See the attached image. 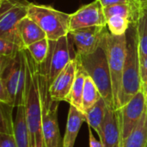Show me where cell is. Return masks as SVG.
I'll return each mask as SVG.
<instances>
[{
	"label": "cell",
	"mask_w": 147,
	"mask_h": 147,
	"mask_svg": "<svg viewBox=\"0 0 147 147\" xmlns=\"http://www.w3.org/2000/svg\"><path fill=\"white\" fill-rule=\"evenodd\" d=\"M79 63L97 86L102 97L109 107L115 109L114 92L106 51L102 46L90 54H77Z\"/></svg>",
	"instance_id": "3"
},
{
	"label": "cell",
	"mask_w": 147,
	"mask_h": 147,
	"mask_svg": "<svg viewBox=\"0 0 147 147\" xmlns=\"http://www.w3.org/2000/svg\"><path fill=\"white\" fill-rule=\"evenodd\" d=\"M140 58L147 56V9L140 8L136 19Z\"/></svg>",
	"instance_id": "22"
},
{
	"label": "cell",
	"mask_w": 147,
	"mask_h": 147,
	"mask_svg": "<svg viewBox=\"0 0 147 147\" xmlns=\"http://www.w3.org/2000/svg\"><path fill=\"white\" fill-rule=\"evenodd\" d=\"M89 145L90 147H104L102 143L96 140V138L94 136L92 133V128L89 127Z\"/></svg>",
	"instance_id": "29"
},
{
	"label": "cell",
	"mask_w": 147,
	"mask_h": 147,
	"mask_svg": "<svg viewBox=\"0 0 147 147\" xmlns=\"http://www.w3.org/2000/svg\"><path fill=\"white\" fill-rule=\"evenodd\" d=\"M50 40L48 38H44L40 40L31 45H29L26 49L29 53L30 56L38 65H41L44 63L47 58L49 52Z\"/></svg>",
	"instance_id": "25"
},
{
	"label": "cell",
	"mask_w": 147,
	"mask_h": 147,
	"mask_svg": "<svg viewBox=\"0 0 147 147\" xmlns=\"http://www.w3.org/2000/svg\"><path fill=\"white\" fill-rule=\"evenodd\" d=\"M102 45L106 51L112 79L115 109L118 110L121 109L122 78L127 55V36L126 34L115 36L108 30L104 34Z\"/></svg>",
	"instance_id": "5"
},
{
	"label": "cell",
	"mask_w": 147,
	"mask_h": 147,
	"mask_svg": "<svg viewBox=\"0 0 147 147\" xmlns=\"http://www.w3.org/2000/svg\"><path fill=\"white\" fill-rule=\"evenodd\" d=\"M122 147H147V112L134 131L122 141Z\"/></svg>",
	"instance_id": "21"
},
{
	"label": "cell",
	"mask_w": 147,
	"mask_h": 147,
	"mask_svg": "<svg viewBox=\"0 0 147 147\" xmlns=\"http://www.w3.org/2000/svg\"><path fill=\"white\" fill-rule=\"evenodd\" d=\"M142 90L144 91L146 96L147 97V81L145 84H143V85H142Z\"/></svg>",
	"instance_id": "31"
},
{
	"label": "cell",
	"mask_w": 147,
	"mask_h": 147,
	"mask_svg": "<svg viewBox=\"0 0 147 147\" xmlns=\"http://www.w3.org/2000/svg\"><path fill=\"white\" fill-rule=\"evenodd\" d=\"M108 107L109 106L104 99L101 97L97 102L84 112L88 126L95 130L99 139L102 137V125L106 117Z\"/></svg>",
	"instance_id": "18"
},
{
	"label": "cell",
	"mask_w": 147,
	"mask_h": 147,
	"mask_svg": "<svg viewBox=\"0 0 147 147\" xmlns=\"http://www.w3.org/2000/svg\"><path fill=\"white\" fill-rule=\"evenodd\" d=\"M86 121L85 114L77 109L76 107L70 105L65 132L63 138L64 147H74L76 139L79 133L80 127L84 122Z\"/></svg>",
	"instance_id": "16"
},
{
	"label": "cell",
	"mask_w": 147,
	"mask_h": 147,
	"mask_svg": "<svg viewBox=\"0 0 147 147\" xmlns=\"http://www.w3.org/2000/svg\"><path fill=\"white\" fill-rule=\"evenodd\" d=\"M77 71L78 59L76 56L50 84L49 91L53 100L56 102H67L76 78Z\"/></svg>",
	"instance_id": "13"
},
{
	"label": "cell",
	"mask_w": 147,
	"mask_h": 147,
	"mask_svg": "<svg viewBox=\"0 0 147 147\" xmlns=\"http://www.w3.org/2000/svg\"><path fill=\"white\" fill-rule=\"evenodd\" d=\"M13 104L0 102V133L14 135L15 120L13 118Z\"/></svg>",
	"instance_id": "23"
},
{
	"label": "cell",
	"mask_w": 147,
	"mask_h": 147,
	"mask_svg": "<svg viewBox=\"0 0 147 147\" xmlns=\"http://www.w3.org/2000/svg\"><path fill=\"white\" fill-rule=\"evenodd\" d=\"M99 140L104 147H122V137L118 110L108 107Z\"/></svg>",
	"instance_id": "14"
},
{
	"label": "cell",
	"mask_w": 147,
	"mask_h": 147,
	"mask_svg": "<svg viewBox=\"0 0 147 147\" xmlns=\"http://www.w3.org/2000/svg\"><path fill=\"white\" fill-rule=\"evenodd\" d=\"M138 3L140 8L147 9V0H138Z\"/></svg>",
	"instance_id": "30"
},
{
	"label": "cell",
	"mask_w": 147,
	"mask_h": 147,
	"mask_svg": "<svg viewBox=\"0 0 147 147\" xmlns=\"http://www.w3.org/2000/svg\"><path fill=\"white\" fill-rule=\"evenodd\" d=\"M0 1H1V0H0Z\"/></svg>",
	"instance_id": "32"
},
{
	"label": "cell",
	"mask_w": 147,
	"mask_h": 147,
	"mask_svg": "<svg viewBox=\"0 0 147 147\" xmlns=\"http://www.w3.org/2000/svg\"><path fill=\"white\" fill-rule=\"evenodd\" d=\"M140 74L142 84L147 81V56L140 58Z\"/></svg>",
	"instance_id": "28"
},
{
	"label": "cell",
	"mask_w": 147,
	"mask_h": 147,
	"mask_svg": "<svg viewBox=\"0 0 147 147\" xmlns=\"http://www.w3.org/2000/svg\"><path fill=\"white\" fill-rule=\"evenodd\" d=\"M22 50L7 66L0 69V82L7 87L15 108L23 105L24 102L26 65Z\"/></svg>",
	"instance_id": "8"
},
{
	"label": "cell",
	"mask_w": 147,
	"mask_h": 147,
	"mask_svg": "<svg viewBox=\"0 0 147 147\" xmlns=\"http://www.w3.org/2000/svg\"><path fill=\"white\" fill-rule=\"evenodd\" d=\"M140 10L138 0L134 3L115 4L103 8L109 32L115 36L127 34L132 22H135Z\"/></svg>",
	"instance_id": "9"
},
{
	"label": "cell",
	"mask_w": 147,
	"mask_h": 147,
	"mask_svg": "<svg viewBox=\"0 0 147 147\" xmlns=\"http://www.w3.org/2000/svg\"><path fill=\"white\" fill-rule=\"evenodd\" d=\"M26 65L24 109L31 147H46L42 131L41 99L39 81V65L27 49L22 50Z\"/></svg>",
	"instance_id": "1"
},
{
	"label": "cell",
	"mask_w": 147,
	"mask_h": 147,
	"mask_svg": "<svg viewBox=\"0 0 147 147\" xmlns=\"http://www.w3.org/2000/svg\"><path fill=\"white\" fill-rule=\"evenodd\" d=\"M28 16L40 26L49 40H57L70 33V14L51 6L29 3Z\"/></svg>",
	"instance_id": "6"
},
{
	"label": "cell",
	"mask_w": 147,
	"mask_h": 147,
	"mask_svg": "<svg viewBox=\"0 0 147 147\" xmlns=\"http://www.w3.org/2000/svg\"><path fill=\"white\" fill-rule=\"evenodd\" d=\"M90 27H107L103 7L97 0L70 14V31Z\"/></svg>",
	"instance_id": "11"
},
{
	"label": "cell",
	"mask_w": 147,
	"mask_h": 147,
	"mask_svg": "<svg viewBox=\"0 0 147 147\" xmlns=\"http://www.w3.org/2000/svg\"><path fill=\"white\" fill-rule=\"evenodd\" d=\"M107 27H90L70 31L77 54H90L96 51L102 43Z\"/></svg>",
	"instance_id": "12"
},
{
	"label": "cell",
	"mask_w": 147,
	"mask_h": 147,
	"mask_svg": "<svg viewBox=\"0 0 147 147\" xmlns=\"http://www.w3.org/2000/svg\"><path fill=\"white\" fill-rule=\"evenodd\" d=\"M100 2L102 6L108 7L111 5H115V4H122V3H134L137 2V0H97Z\"/></svg>",
	"instance_id": "27"
},
{
	"label": "cell",
	"mask_w": 147,
	"mask_h": 147,
	"mask_svg": "<svg viewBox=\"0 0 147 147\" xmlns=\"http://www.w3.org/2000/svg\"><path fill=\"white\" fill-rule=\"evenodd\" d=\"M102 97L101 93L90 76H86L84 93H83V109L85 112L90 107H92L96 102L99 101Z\"/></svg>",
	"instance_id": "24"
},
{
	"label": "cell",
	"mask_w": 147,
	"mask_h": 147,
	"mask_svg": "<svg viewBox=\"0 0 147 147\" xmlns=\"http://www.w3.org/2000/svg\"><path fill=\"white\" fill-rule=\"evenodd\" d=\"M126 36L127 55L122 78L121 108L128 102L138 92L142 90L143 85L140 74V53L136 21L131 23Z\"/></svg>",
	"instance_id": "2"
},
{
	"label": "cell",
	"mask_w": 147,
	"mask_h": 147,
	"mask_svg": "<svg viewBox=\"0 0 147 147\" xmlns=\"http://www.w3.org/2000/svg\"><path fill=\"white\" fill-rule=\"evenodd\" d=\"M16 30L24 49L29 45L47 37L45 32L40 28V26L28 16L24 17L18 22Z\"/></svg>",
	"instance_id": "17"
},
{
	"label": "cell",
	"mask_w": 147,
	"mask_h": 147,
	"mask_svg": "<svg viewBox=\"0 0 147 147\" xmlns=\"http://www.w3.org/2000/svg\"><path fill=\"white\" fill-rule=\"evenodd\" d=\"M78 59V57H77ZM87 73L84 70L83 66L78 61V71L76 78L73 84V86L71 88L69 98L67 100V102L70 105H72L78 109L79 110L84 112L83 109V93H84V83L86 78Z\"/></svg>",
	"instance_id": "20"
},
{
	"label": "cell",
	"mask_w": 147,
	"mask_h": 147,
	"mask_svg": "<svg viewBox=\"0 0 147 147\" xmlns=\"http://www.w3.org/2000/svg\"><path fill=\"white\" fill-rule=\"evenodd\" d=\"M0 147H17L15 136L0 133Z\"/></svg>",
	"instance_id": "26"
},
{
	"label": "cell",
	"mask_w": 147,
	"mask_h": 147,
	"mask_svg": "<svg viewBox=\"0 0 147 147\" xmlns=\"http://www.w3.org/2000/svg\"><path fill=\"white\" fill-rule=\"evenodd\" d=\"M147 112V97L143 90L118 109L122 141L134 131Z\"/></svg>",
	"instance_id": "10"
},
{
	"label": "cell",
	"mask_w": 147,
	"mask_h": 147,
	"mask_svg": "<svg viewBox=\"0 0 147 147\" xmlns=\"http://www.w3.org/2000/svg\"><path fill=\"white\" fill-rule=\"evenodd\" d=\"M14 136L17 147H31L29 132L26 121L24 105L16 108Z\"/></svg>",
	"instance_id": "19"
},
{
	"label": "cell",
	"mask_w": 147,
	"mask_h": 147,
	"mask_svg": "<svg viewBox=\"0 0 147 147\" xmlns=\"http://www.w3.org/2000/svg\"><path fill=\"white\" fill-rule=\"evenodd\" d=\"M28 4L26 0H16L10 8L0 13V35L16 29L18 22L28 16Z\"/></svg>",
	"instance_id": "15"
},
{
	"label": "cell",
	"mask_w": 147,
	"mask_h": 147,
	"mask_svg": "<svg viewBox=\"0 0 147 147\" xmlns=\"http://www.w3.org/2000/svg\"><path fill=\"white\" fill-rule=\"evenodd\" d=\"M77 52L70 34L57 40H50L47 58L41 65L49 84H51L71 60L75 59Z\"/></svg>",
	"instance_id": "7"
},
{
	"label": "cell",
	"mask_w": 147,
	"mask_h": 147,
	"mask_svg": "<svg viewBox=\"0 0 147 147\" xmlns=\"http://www.w3.org/2000/svg\"><path fill=\"white\" fill-rule=\"evenodd\" d=\"M38 65L41 99L42 131L45 145L46 147H64L58 121V109L59 102L52 99L49 91L50 84L47 74L42 66L40 65Z\"/></svg>",
	"instance_id": "4"
}]
</instances>
